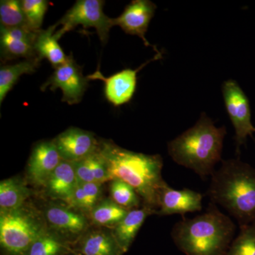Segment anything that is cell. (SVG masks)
Segmentation results:
<instances>
[{
  "label": "cell",
  "instance_id": "obj_10",
  "mask_svg": "<svg viewBox=\"0 0 255 255\" xmlns=\"http://www.w3.org/2000/svg\"><path fill=\"white\" fill-rule=\"evenodd\" d=\"M162 54L157 53L152 58L142 64L135 70L125 69L114 74L109 78H105L100 70V67L92 75H87L89 80H102L105 83V95L107 100L115 107L125 105L130 102L135 94L137 84V74L147 64L161 59Z\"/></svg>",
  "mask_w": 255,
  "mask_h": 255
},
{
  "label": "cell",
  "instance_id": "obj_5",
  "mask_svg": "<svg viewBox=\"0 0 255 255\" xmlns=\"http://www.w3.org/2000/svg\"><path fill=\"white\" fill-rule=\"evenodd\" d=\"M47 228L41 210L27 203L14 211L0 214L1 255H26Z\"/></svg>",
  "mask_w": 255,
  "mask_h": 255
},
{
  "label": "cell",
  "instance_id": "obj_4",
  "mask_svg": "<svg viewBox=\"0 0 255 255\" xmlns=\"http://www.w3.org/2000/svg\"><path fill=\"white\" fill-rule=\"evenodd\" d=\"M226 128H218L205 113L194 127L167 144L169 155L176 163L194 171L202 179L212 175L222 161Z\"/></svg>",
  "mask_w": 255,
  "mask_h": 255
},
{
  "label": "cell",
  "instance_id": "obj_21",
  "mask_svg": "<svg viewBox=\"0 0 255 255\" xmlns=\"http://www.w3.org/2000/svg\"><path fill=\"white\" fill-rule=\"evenodd\" d=\"M57 26H50L46 30H41L37 34L35 49L40 60H48L55 69L66 63L68 56L65 54L58 40L55 38L54 31Z\"/></svg>",
  "mask_w": 255,
  "mask_h": 255
},
{
  "label": "cell",
  "instance_id": "obj_9",
  "mask_svg": "<svg viewBox=\"0 0 255 255\" xmlns=\"http://www.w3.org/2000/svg\"><path fill=\"white\" fill-rule=\"evenodd\" d=\"M89 80L82 73V68L70 55L66 63L55 69L54 73L41 87L44 92L47 88L54 92L60 89L63 92L62 102L69 105L81 102L82 97L89 86Z\"/></svg>",
  "mask_w": 255,
  "mask_h": 255
},
{
  "label": "cell",
  "instance_id": "obj_1",
  "mask_svg": "<svg viewBox=\"0 0 255 255\" xmlns=\"http://www.w3.org/2000/svg\"><path fill=\"white\" fill-rule=\"evenodd\" d=\"M98 149L107 162L111 180L120 179L130 184L140 196L142 206L157 212L159 190L165 182L162 157L127 150L112 140H99Z\"/></svg>",
  "mask_w": 255,
  "mask_h": 255
},
{
  "label": "cell",
  "instance_id": "obj_30",
  "mask_svg": "<svg viewBox=\"0 0 255 255\" xmlns=\"http://www.w3.org/2000/svg\"><path fill=\"white\" fill-rule=\"evenodd\" d=\"M65 255H80L78 254V253H75V252H71V253H68V254Z\"/></svg>",
  "mask_w": 255,
  "mask_h": 255
},
{
  "label": "cell",
  "instance_id": "obj_28",
  "mask_svg": "<svg viewBox=\"0 0 255 255\" xmlns=\"http://www.w3.org/2000/svg\"><path fill=\"white\" fill-rule=\"evenodd\" d=\"M226 255H255V223L240 226Z\"/></svg>",
  "mask_w": 255,
  "mask_h": 255
},
{
  "label": "cell",
  "instance_id": "obj_15",
  "mask_svg": "<svg viewBox=\"0 0 255 255\" xmlns=\"http://www.w3.org/2000/svg\"><path fill=\"white\" fill-rule=\"evenodd\" d=\"M53 141L61 158L70 162L90 155L99 145V140L95 138L93 132L73 127L60 133Z\"/></svg>",
  "mask_w": 255,
  "mask_h": 255
},
{
  "label": "cell",
  "instance_id": "obj_22",
  "mask_svg": "<svg viewBox=\"0 0 255 255\" xmlns=\"http://www.w3.org/2000/svg\"><path fill=\"white\" fill-rule=\"evenodd\" d=\"M128 211L111 199H103L92 209L87 216L91 224L97 227L113 229L127 216Z\"/></svg>",
  "mask_w": 255,
  "mask_h": 255
},
{
  "label": "cell",
  "instance_id": "obj_12",
  "mask_svg": "<svg viewBox=\"0 0 255 255\" xmlns=\"http://www.w3.org/2000/svg\"><path fill=\"white\" fill-rule=\"evenodd\" d=\"M62 159L53 140L38 142L33 146L28 161V180L37 187H44Z\"/></svg>",
  "mask_w": 255,
  "mask_h": 255
},
{
  "label": "cell",
  "instance_id": "obj_27",
  "mask_svg": "<svg viewBox=\"0 0 255 255\" xmlns=\"http://www.w3.org/2000/svg\"><path fill=\"white\" fill-rule=\"evenodd\" d=\"M0 21L1 27L3 28H30L23 13L21 1L18 0H1L0 1Z\"/></svg>",
  "mask_w": 255,
  "mask_h": 255
},
{
  "label": "cell",
  "instance_id": "obj_25",
  "mask_svg": "<svg viewBox=\"0 0 255 255\" xmlns=\"http://www.w3.org/2000/svg\"><path fill=\"white\" fill-rule=\"evenodd\" d=\"M73 247L47 228L30 247L26 255H65Z\"/></svg>",
  "mask_w": 255,
  "mask_h": 255
},
{
  "label": "cell",
  "instance_id": "obj_20",
  "mask_svg": "<svg viewBox=\"0 0 255 255\" xmlns=\"http://www.w3.org/2000/svg\"><path fill=\"white\" fill-rule=\"evenodd\" d=\"M33 194L26 182L20 177L4 179L0 182V214L21 207Z\"/></svg>",
  "mask_w": 255,
  "mask_h": 255
},
{
  "label": "cell",
  "instance_id": "obj_13",
  "mask_svg": "<svg viewBox=\"0 0 255 255\" xmlns=\"http://www.w3.org/2000/svg\"><path fill=\"white\" fill-rule=\"evenodd\" d=\"M204 196L190 189L181 190L172 189L164 182L159 193L158 209L156 214L170 216L180 214L184 216L188 213L197 212L203 207Z\"/></svg>",
  "mask_w": 255,
  "mask_h": 255
},
{
  "label": "cell",
  "instance_id": "obj_29",
  "mask_svg": "<svg viewBox=\"0 0 255 255\" xmlns=\"http://www.w3.org/2000/svg\"><path fill=\"white\" fill-rule=\"evenodd\" d=\"M21 3L28 27L33 31H41L49 1L46 0H23Z\"/></svg>",
  "mask_w": 255,
  "mask_h": 255
},
{
  "label": "cell",
  "instance_id": "obj_24",
  "mask_svg": "<svg viewBox=\"0 0 255 255\" xmlns=\"http://www.w3.org/2000/svg\"><path fill=\"white\" fill-rule=\"evenodd\" d=\"M40 62L39 59L26 60L14 65H1L0 68V105L20 77L24 74L36 72Z\"/></svg>",
  "mask_w": 255,
  "mask_h": 255
},
{
  "label": "cell",
  "instance_id": "obj_23",
  "mask_svg": "<svg viewBox=\"0 0 255 255\" xmlns=\"http://www.w3.org/2000/svg\"><path fill=\"white\" fill-rule=\"evenodd\" d=\"M103 184L99 183H78L73 195L65 204L81 211L89 213L102 200Z\"/></svg>",
  "mask_w": 255,
  "mask_h": 255
},
{
  "label": "cell",
  "instance_id": "obj_17",
  "mask_svg": "<svg viewBox=\"0 0 255 255\" xmlns=\"http://www.w3.org/2000/svg\"><path fill=\"white\" fill-rule=\"evenodd\" d=\"M78 184L73 162L62 159L43 187L48 197L65 203L73 195Z\"/></svg>",
  "mask_w": 255,
  "mask_h": 255
},
{
  "label": "cell",
  "instance_id": "obj_6",
  "mask_svg": "<svg viewBox=\"0 0 255 255\" xmlns=\"http://www.w3.org/2000/svg\"><path fill=\"white\" fill-rule=\"evenodd\" d=\"M105 1L102 0H78L65 15L55 23L60 25V30L55 32V36L59 40L67 32L73 30L79 25L85 28H95L102 44L109 39L111 28L113 27V18L104 13Z\"/></svg>",
  "mask_w": 255,
  "mask_h": 255
},
{
  "label": "cell",
  "instance_id": "obj_8",
  "mask_svg": "<svg viewBox=\"0 0 255 255\" xmlns=\"http://www.w3.org/2000/svg\"><path fill=\"white\" fill-rule=\"evenodd\" d=\"M225 105L236 132V152L246 142L248 136L253 137L255 127L252 124L249 100L237 82L228 80L223 84Z\"/></svg>",
  "mask_w": 255,
  "mask_h": 255
},
{
  "label": "cell",
  "instance_id": "obj_2",
  "mask_svg": "<svg viewBox=\"0 0 255 255\" xmlns=\"http://www.w3.org/2000/svg\"><path fill=\"white\" fill-rule=\"evenodd\" d=\"M221 162L211 175L210 202L224 208L239 226L255 223V169L239 158Z\"/></svg>",
  "mask_w": 255,
  "mask_h": 255
},
{
  "label": "cell",
  "instance_id": "obj_16",
  "mask_svg": "<svg viewBox=\"0 0 255 255\" xmlns=\"http://www.w3.org/2000/svg\"><path fill=\"white\" fill-rule=\"evenodd\" d=\"M80 255H123L125 252L119 244L111 228H89L73 246Z\"/></svg>",
  "mask_w": 255,
  "mask_h": 255
},
{
  "label": "cell",
  "instance_id": "obj_3",
  "mask_svg": "<svg viewBox=\"0 0 255 255\" xmlns=\"http://www.w3.org/2000/svg\"><path fill=\"white\" fill-rule=\"evenodd\" d=\"M236 231L233 220L210 202L204 214L176 223L171 235L186 255H226Z\"/></svg>",
  "mask_w": 255,
  "mask_h": 255
},
{
  "label": "cell",
  "instance_id": "obj_19",
  "mask_svg": "<svg viewBox=\"0 0 255 255\" xmlns=\"http://www.w3.org/2000/svg\"><path fill=\"white\" fill-rule=\"evenodd\" d=\"M78 183L104 184L111 181L108 167L98 147L95 152L73 162Z\"/></svg>",
  "mask_w": 255,
  "mask_h": 255
},
{
  "label": "cell",
  "instance_id": "obj_18",
  "mask_svg": "<svg viewBox=\"0 0 255 255\" xmlns=\"http://www.w3.org/2000/svg\"><path fill=\"white\" fill-rule=\"evenodd\" d=\"M152 214H156V211L144 206L130 210L112 229L116 239L125 253L128 251L146 219Z\"/></svg>",
  "mask_w": 255,
  "mask_h": 255
},
{
  "label": "cell",
  "instance_id": "obj_7",
  "mask_svg": "<svg viewBox=\"0 0 255 255\" xmlns=\"http://www.w3.org/2000/svg\"><path fill=\"white\" fill-rule=\"evenodd\" d=\"M49 202L41 210L47 228L73 247L91 226L88 216L68 204Z\"/></svg>",
  "mask_w": 255,
  "mask_h": 255
},
{
  "label": "cell",
  "instance_id": "obj_14",
  "mask_svg": "<svg viewBox=\"0 0 255 255\" xmlns=\"http://www.w3.org/2000/svg\"><path fill=\"white\" fill-rule=\"evenodd\" d=\"M0 31L1 61L21 58L26 60L39 59L35 49L38 32L28 28L1 27Z\"/></svg>",
  "mask_w": 255,
  "mask_h": 255
},
{
  "label": "cell",
  "instance_id": "obj_26",
  "mask_svg": "<svg viewBox=\"0 0 255 255\" xmlns=\"http://www.w3.org/2000/svg\"><path fill=\"white\" fill-rule=\"evenodd\" d=\"M110 192V199L124 209L130 211L140 208L142 202L140 196L133 187L122 179L111 180Z\"/></svg>",
  "mask_w": 255,
  "mask_h": 255
},
{
  "label": "cell",
  "instance_id": "obj_11",
  "mask_svg": "<svg viewBox=\"0 0 255 255\" xmlns=\"http://www.w3.org/2000/svg\"><path fill=\"white\" fill-rule=\"evenodd\" d=\"M156 9L157 6L149 0H133L126 6L120 16L113 18L114 26H120L128 34L140 37L145 46L152 47L157 53H160L145 38L149 23Z\"/></svg>",
  "mask_w": 255,
  "mask_h": 255
}]
</instances>
